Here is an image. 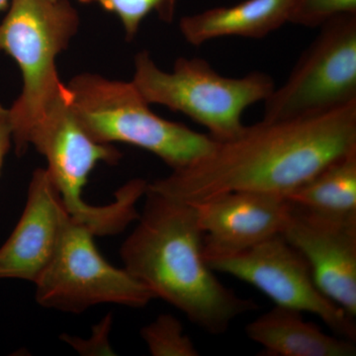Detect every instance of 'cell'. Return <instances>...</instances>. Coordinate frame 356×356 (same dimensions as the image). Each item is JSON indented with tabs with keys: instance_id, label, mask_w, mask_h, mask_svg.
<instances>
[{
	"instance_id": "obj_1",
	"label": "cell",
	"mask_w": 356,
	"mask_h": 356,
	"mask_svg": "<svg viewBox=\"0 0 356 356\" xmlns=\"http://www.w3.org/2000/svg\"><path fill=\"white\" fill-rule=\"evenodd\" d=\"M356 149V103L329 113L261 120L186 168L147 184L173 200L197 204L234 191L286 197L325 165Z\"/></svg>"
},
{
	"instance_id": "obj_2",
	"label": "cell",
	"mask_w": 356,
	"mask_h": 356,
	"mask_svg": "<svg viewBox=\"0 0 356 356\" xmlns=\"http://www.w3.org/2000/svg\"><path fill=\"white\" fill-rule=\"evenodd\" d=\"M138 224L121 245L124 268L199 329L221 336L259 309L218 280L205 259L195 207L149 191Z\"/></svg>"
},
{
	"instance_id": "obj_3",
	"label": "cell",
	"mask_w": 356,
	"mask_h": 356,
	"mask_svg": "<svg viewBox=\"0 0 356 356\" xmlns=\"http://www.w3.org/2000/svg\"><path fill=\"white\" fill-rule=\"evenodd\" d=\"M79 26V13L70 0H10L0 22V53L10 56L22 74V91L8 108L17 156L27 152L30 133L51 110L72 99L56 60Z\"/></svg>"
},
{
	"instance_id": "obj_4",
	"label": "cell",
	"mask_w": 356,
	"mask_h": 356,
	"mask_svg": "<svg viewBox=\"0 0 356 356\" xmlns=\"http://www.w3.org/2000/svg\"><path fill=\"white\" fill-rule=\"evenodd\" d=\"M72 109L91 139L146 149L172 170L186 168L212 151L216 140L149 108L133 81L81 74L70 81Z\"/></svg>"
},
{
	"instance_id": "obj_5",
	"label": "cell",
	"mask_w": 356,
	"mask_h": 356,
	"mask_svg": "<svg viewBox=\"0 0 356 356\" xmlns=\"http://www.w3.org/2000/svg\"><path fill=\"white\" fill-rule=\"evenodd\" d=\"M132 81L147 103L186 115L218 142L242 132L245 109L264 102L275 88L264 72L222 76L202 58H178L172 72H165L147 51L136 56Z\"/></svg>"
},
{
	"instance_id": "obj_6",
	"label": "cell",
	"mask_w": 356,
	"mask_h": 356,
	"mask_svg": "<svg viewBox=\"0 0 356 356\" xmlns=\"http://www.w3.org/2000/svg\"><path fill=\"white\" fill-rule=\"evenodd\" d=\"M92 232L67 216L55 254L34 284L40 306L81 314L100 304L144 308L154 295L100 254Z\"/></svg>"
},
{
	"instance_id": "obj_7",
	"label": "cell",
	"mask_w": 356,
	"mask_h": 356,
	"mask_svg": "<svg viewBox=\"0 0 356 356\" xmlns=\"http://www.w3.org/2000/svg\"><path fill=\"white\" fill-rule=\"evenodd\" d=\"M318 28L285 83L264 100L262 120L307 118L356 103V14Z\"/></svg>"
},
{
	"instance_id": "obj_8",
	"label": "cell",
	"mask_w": 356,
	"mask_h": 356,
	"mask_svg": "<svg viewBox=\"0 0 356 356\" xmlns=\"http://www.w3.org/2000/svg\"><path fill=\"white\" fill-rule=\"evenodd\" d=\"M205 259L215 273L248 283L276 306L313 314L337 336L356 341L355 317L321 291L308 262L282 235L240 252L205 254Z\"/></svg>"
},
{
	"instance_id": "obj_9",
	"label": "cell",
	"mask_w": 356,
	"mask_h": 356,
	"mask_svg": "<svg viewBox=\"0 0 356 356\" xmlns=\"http://www.w3.org/2000/svg\"><path fill=\"white\" fill-rule=\"evenodd\" d=\"M282 236L308 262L321 291L355 317L356 216H329L292 205Z\"/></svg>"
},
{
	"instance_id": "obj_10",
	"label": "cell",
	"mask_w": 356,
	"mask_h": 356,
	"mask_svg": "<svg viewBox=\"0 0 356 356\" xmlns=\"http://www.w3.org/2000/svg\"><path fill=\"white\" fill-rule=\"evenodd\" d=\"M193 206L205 254L240 252L282 235L292 209L285 196L257 191L228 192Z\"/></svg>"
},
{
	"instance_id": "obj_11",
	"label": "cell",
	"mask_w": 356,
	"mask_h": 356,
	"mask_svg": "<svg viewBox=\"0 0 356 356\" xmlns=\"http://www.w3.org/2000/svg\"><path fill=\"white\" fill-rule=\"evenodd\" d=\"M69 215L46 168L35 170L19 221L0 248V280L34 283L55 254Z\"/></svg>"
},
{
	"instance_id": "obj_12",
	"label": "cell",
	"mask_w": 356,
	"mask_h": 356,
	"mask_svg": "<svg viewBox=\"0 0 356 356\" xmlns=\"http://www.w3.org/2000/svg\"><path fill=\"white\" fill-rule=\"evenodd\" d=\"M250 341L259 344L266 356H355V341L327 334L303 313L274 306L245 327Z\"/></svg>"
},
{
	"instance_id": "obj_13",
	"label": "cell",
	"mask_w": 356,
	"mask_h": 356,
	"mask_svg": "<svg viewBox=\"0 0 356 356\" xmlns=\"http://www.w3.org/2000/svg\"><path fill=\"white\" fill-rule=\"evenodd\" d=\"M289 10L290 0H243L184 16L179 30L193 46L222 37L264 38L289 22Z\"/></svg>"
},
{
	"instance_id": "obj_14",
	"label": "cell",
	"mask_w": 356,
	"mask_h": 356,
	"mask_svg": "<svg viewBox=\"0 0 356 356\" xmlns=\"http://www.w3.org/2000/svg\"><path fill=\"white\" fill-rule=\"evenodd\" d=\"M286 198L318 214L356 216V149L327 163Z\"/></svg>"
},
{
	"instance_id": "obj_15",
	"label": "cell",
	"mask_w": 356,
	"mask_h": 356,
	"mask_svg": "<svg viewBox=\"0 0 356 356\" xmlns=\"http://www.w3.org/2000/svg\"><path fill=\"white\" fill-rule=\"evenodd\" d=\"M140 336L153 356L200 355L191 337L184 334L180 321L170 314H161L145 325Z\"/></svg>"
},
{
	"instance_id": "obj_16",
	"label": "cell",
	"mask_w": 356,
	"mask_h": 356,
	"mask_svg": "<svg viewBox=\"0 0 356 356\" xmlns=\"http://www.w3.org/2000/svg\"><path fill=\"white\" fill-rule=\"evenodd\" d=\"M84 4H96L113 13L123 25L126 38L131 41L139 32L140 23L156 11L161 20L172 22L177 0H79Z\"/></svg>"
},
{
	"instance_id": "obj_17",
	"label": "cell",
	"mask_w": 356,
	"mask_h": 356,
	"mask_svg": "<svg viewBox=\"0 0 356 356\" xmlns=\"http://www.w3.org/2000/svg\"><path fill=\"white\" fill-rule=\"evenodd\" d=\"M356 14V0H290L289 22L318 28L332 18Z\"/></svg>"
},
{
	"instance_id": "obj_18",
	"label": "cell",
	"mask_w": 356,
	"mask_h": 356,
	"mask_svg": "<svg viewBox=\"0 0 356 356\" xmlns=\"http://www.w3.org/2000/svg\"><path fill=\"white\" fill-rule=\"evenodd\" d=\"M13 144V126H11L9 110L0 104V173L3 166L4 159Z\"/></svg>"
},
{
	"instance_id": "obj_19",
	"label": "cell",
	"mask_w": 356,
	"mask_h": 356,
	"mask_svg": "<svg viewBox=\"0 0 356 356\" xmlns=\"http://www.w3.org/2000/svg\"><path fill=\"white\" fill-rule=\"evenodd\" d=\"M9 3H10V0H0V13L6 11L8 8Z\"/></svg>"
}]
</instances>
